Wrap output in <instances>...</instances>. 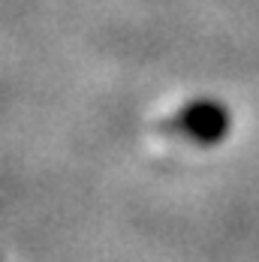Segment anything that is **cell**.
Instances as JSON below:
<instances>
[{
    "instance_id": "cell-1",
    "label": "cell",
    "mask_w": 259,
    "mask_h": 262,
    "mask_svg": "<svg viewBox=\"0 0 259 262\" xmlns=\"http://www.w3.org/2000/svg\"><path fill=\"white\" fill-rule=\"evenodd\" d=\"M172 130L184 133L193 142L214 145V142H220L226 136V130H229V112L220 103L199 100V103H190L187 108H181V115L175 118Z\"/></svg>"
}]
</instances>
